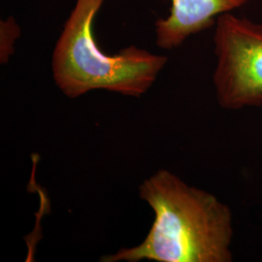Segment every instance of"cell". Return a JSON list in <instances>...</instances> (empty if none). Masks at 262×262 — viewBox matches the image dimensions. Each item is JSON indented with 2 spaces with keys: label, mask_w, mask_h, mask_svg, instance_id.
<instances>
[{
  "label": "cell",
  "mask_w": 262,
  "mask_h": 262,
  "mask_svg": "<svg viewBox=\"0 0 262 262\" xmlns=\"http://www.w3.org/2000/svg\"><path fill=\"white\" fill-rule=\"evenodd\" d=\"M105 0H76L56 41L52 71L57 88L69 98L94 90L131 97L146 94L166 66L165 56L131 45L108 55L94 38V19Z\"/></svg>",
  "instance_id": "7a4b0ae2"
},
{
  "label": "cell",
  "mask_w": 262,
  "mask_h": 262,
  "mask_svg": "<svg viewBox=\"0 0 262 262\" xmlns=\"http://www.w3.org/2000/svg\"><path fill=\"white\" fill-rule=\"evenodd\" d=\"M20 35V28L13 17L0 25V61L6 64L14 53V46Z\"/></svg>",
  "instance_id": "5b68a950"
},
{
  "label": "cell",
  "mask_w": 262,
  "mask_h": 262,
  "mask_svg": "<svg viewBox=\"0 0 262 262\" xmlns=\"http://www.w3.org/2000/svg\"><path fill=\"white\" fill-rule=\"evenodd\" d=\"M261 3H262V1H261Z\"/></svg>",
  "instance_id": "8992f818"
},
{
  "label": "cell",
  "mask_w": 262,
  "mask_h": 262,
  "mask_svg": "<svg viewBox=\"0 0 262 262\" xmlns=\"http://www.w3.org/2000/svg\"><path fill=\"white\" fill-rule=\"evenodd\" d=\"M155 221L142 243L103 256V262H231L233 214L228 205L160 169L139 187Z\"/></svg>",
  "instance_id": "6da1fadb"
},
{
  "label": "cell",
  "mask_w": 262,
  "mask_h": 262,
  "mask_svg": "<svg viewBox=\"0 0 262 262\" xmlns=\"http://www.w3.org/2000/svg\"><path fill=\"white\" fill-rule=\"evenodd\" d=\"M214 50L219 105L230 111L262 106V24L231 13L220 16Z\"/></svg>",
  "instance_id": "3957f363"
},
{
  "label": "cell",
  "mask_w": 262,
  "mask_h": 262,
  "mask_svg": "<svg viewBox=\"0 0 262 262\" xmlns=\"http://www.w3.org/2000/svg\"><path fill=\"white\" fill-rule=\"evenodd\" d=\"M250 0H171V9L156 23V42L163 50L180 47L187 38L215 26L217 18Z\"/></svg>",
  "instance_id": "277c9868"
}]
</instances>
